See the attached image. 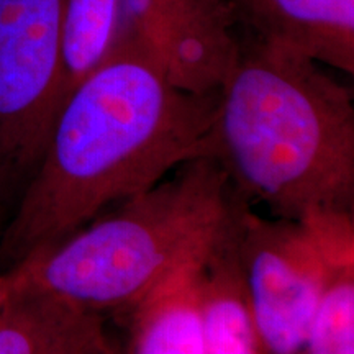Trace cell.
<instances>
[{
    "instance_id": "cell-7",
    "label": "cell",
    "mask_w": 354,
    "mask_h": 354,
    "mask_svg": "<svg viewBox=\"0 0 354 354\" xmlns=\"http://www.w3.org/2000/svg\"><path fill=\"white\" fill-rule=\"evenodd\" d=\"M243 37L351 76L354 0H233Z\"/></svg>"
},
{
    "instance_id": "cell-12",
    "label": "cell",
    "mask_w": 354,
    "mask_h": 354,
    "mask_svg": "<svg viewBox=\"0 0 354 354\" xmlns=\"http://www.w3.org/2000/svg\"><path fill=\"white\" fill-rule=\"evenodd\" d=\"M2 216H3V207H0V232H2V227H3ZM7 297H8V282H7L6 272L0 271V312H2L3 304H6Z\"/></svg>"
},
{
    "instance_id": "cell-3",
    "label": "cell",
    "mask_w": 354,
    "mask_h": 354,
    "mask_svg": "<svg viewBox=\"0 0 354 354\" xmlns=\"http://www.w3.org/2000/svg\"><path fill=\"white\" fill-rule=\"evenodd\" d=\"M233 198L220 162L192 158L8 269L7 282L53 292L102 315H127L172 269L210 246Z\"/></svg>"
},
{
    "instance_id": "cell-11",
    "label": "cell",
    "mask_w": 354,
    "mask_h": 354,
    "mask_svg": "<svg viewBox=\"0 0 354 354\" xmlns=\"http://www.w3.org/2000/svg\"><path fill=\"white\" fill-rule=\"evenodd\" d=\"M118 6L120 0H63L59 25V109L71 92L86 81L112 51Z\"/></svg>"
},
{
    "instance_id": "cell-6",
    "label": "cell",
    "mask_w": 354,
    "mask_h": 354,
    "mask_svg": "<svg viewBox=\"0 0 354 354\" xmlns=\"http://www.w3.org/2000/svg\"><path fill=\"white\" fill-rule=\"evenodd\" d=\"M233 0H120L113 44L148 56L172 86L218 92L240 55Z\"/></svg>"
},
{
    "instance_id": "cell-1",
    "label": "cell",
    "mask_w": 354,
    "mask_h": 354,
    "mask_svg": "<svg viewBox=\"0 0 354 354\" xmlns=\"http://www.w3.org/2000/svg\"><path fill=\"white\" fill-rule=\"evenodd\" d=\"M218 92L172 86L136 48L113 44L71 92L41 162L0 232V271L66 240L192 158L209 156Z\"/></svg>"
},
{
    "instance_id": "cell-13",
    "label": "cell",
    "mask_w": 354,
    "mask_h": 354,
    "mask_svg": "<svg viewBox=\"0 0 354 354\" xmlns=\"http://www.w3.org/2000/svg\"><path fill=\"white\" fill-rule=\"evenodd\" d=\"M117 354H125V353H123V351H118V353H117Z\"/></svg>"
},
{
    "instance_id": "cell-9",
    "label": "cell",
    "mask_w": 354,
    "mask_h": 354,
    "mask_svg": "<svg viewBox=\"0 0 354 354\" xmlns=\"http://www.w3.org/2000/svg\"><path fill=\"white\" fill-rule=\"evenodd\" d=\"M238 205L234 192L228 218L201 261L205 354H261L238 258Z\"/></svg>"
},
{
    "instance_id": "cell-8",
    "label": "cell",
    "mask_w": 354,
    "mask_h": 354,
    "mask_svg": "<svg viewBox=\"0 0 354 354\" xmlns=\"http://www.w3.org/2000/svg\"><path fill=\"white\" fill-rule=\"evenodd\" d=\"M104 315L53 292L10 287L0 312V354H117Z\"/></svg>"
},
{
    "instance_id": "cell-5",
    "label": "cell",
    "mask_w": 354,
    "mask_h": 354,
    "mask_svg": "<svg viewBox=\"0 0 354 354\" xmlns=\"http://www.w3.org/2000/svg\"><path fill=\"white\" fill-rule=\"evenodd\" d=\"M238 258L261 354H305L328 263L302 221L254 214L240 196Z\"/></svg>"
},
{
    "instance_id": "cell-4",
    "label": "cell",
    "mask_w": 354,
    "mask_h": 354,
    "mask_svg": "<svg viewBox=\"0 0 354 354\" xmlns=\"http://www.w3.org/2000/svg\"><path fill=\"white\" fill-rule=\"evenodd\" d=\"M63 0H0V207L15 205L59 110Z\"/></svg>"
},
{
    "instance_id": "cell-2",
    "label": "cell",
    "mask_w": 354,
    "mask_h": 354,
    "mask_svg": "<svg viewBox=\"0 0 354 354\" xmlns=\"http://www.w3.org/2000/svg\"><path fill=\"white\" fill-rule=\"evenodd\" d=\"M209 156L271 216L353 214L351 88L307 56L243 37L218 91Z\"/></svg>"
},
{
    "instance_id": "cell-10",
    "label": "cell",
    "mask_w": 354,
    "mask_h": 354,
    "mask_svg": "<svg viewBox=\"0 0 354 354\" xmlns=\"http://www.w3.org/2000/svg\"><path fill=\"white\" fill-rule=\"evenodd\" d=\"M205 251L172 269L127 313L130 343L125 354H205L201 297Z\"/></svg>"
}]
</instances>
